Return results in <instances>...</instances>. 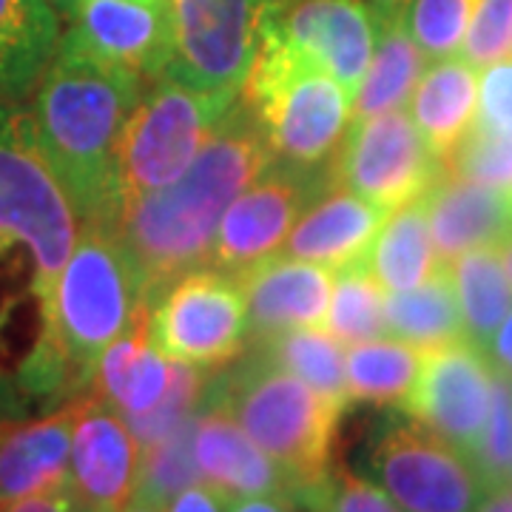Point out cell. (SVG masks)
Masks as SVG:
<instances>
[{
    "instance_id": "cell-1",
    "label": "cell",
    "mask_w": 512,
    "mask_h": 512,
    "mask_svg": "<svg viewBox=\"0 0 512 512\" xmlns=\"http://www.w3.org/2000/svg\"><path fill=\"white\" fill-rule=\"evenodd\" d=\"M80 234L69 194L43 163L23 106H0V373L40 348L55 279Z\"/></svg>"
},
{
    "instance_id": "cell-2",
    "label": "cell",
    "mask_w": 512,
    "mask_h": 512,
    "mask_svg": "<svg viewBox=\"0 0 512 512\" xmlns=\"http://www.w3.org/2000/svg\"><path fill=\"white\" fill-rule=\"evenodd\" d=\"M268 165L262 128L239 100L174 183L134 197L103 225L131 256L148 305L171 279L208 262L222 214Z\"/></svg>"
},
{
    "instance_id": "cell-3",
    "label": "cell",
    "mask_w": 512,
    "mask_h": 512,
    "mask_svg": "<svg viewBox=\"0 0 512 512\" xmlns=\"http://www.w3.org/2000/svg\"><path fill=\"white\" fill-rule=\"evenodd\" d=\"M143 94V77L57 46L26 109L35 146L83 222L109 217L117 143Z\"/></svg>"
},
{
    "instance_id": "cell-4",
    "label": "cell",
    "mask_w": 512,
    "mask_h": 512,
    "mask_svg": "<svg viewBox=\"0 0 512 512\" xmlns=\"http://www.w3.org/2000/svg\"><path fill=\"white\" fill-rule=\"evenodd\" d=\"M146 308L143 279L120 239L83 222L52 288L46 336L18 370V387L29 396L77 393L92 382L103 350Z\"/></svg>"
},
{
    "instance_id": "cell-5",
    "label": "cell",
    "mask_w": 512,
    "mask_h": 512,
    "mask_svg": "<svg viewBox=\"0 0 512 512\" xmlns=\"http://www.w3.org/2000/svg\"><path fill=\"white\" fill-rule=\"evenodd\" d=\"M211 404L225 410L288 473L291 495L302 504L328 481L330 450L345 404L316 393L265 353L214 384Z\"/></svg>"
},
{
    "instance_id": "cell-6",
    "label": "cell",
    "mask_w": 512,
    "mask_h": 512,
    "mask_svg": "<svg viewBox=\"0 0 512 512\" xmlns=\"http://www.w3.org/2000/svg\"><path fill=\"white\" fill-rule=\"evenodd\" d=\"M242 103L254 114L271 163L330 177L350 128V94L308 57L259 32Z\"/></svg>"
},
{
    "instance_id": "cell-7",
    "label": "cell",
    "mask_w": 512,
    "mask_h": 512,
    "mask_svg": "<svg viewBox=\"0 0 512 512\" xmlns=\"http://www.w3.org/2000/svg\"><path fill=\"white\" fill-rule=\"evenodd\" d=\"M234 100L237 94L202 92L168 72L151 77L120 134L109 217L100 225L134 197L174 183L217 134Z\"/></svg>"
},
{
    "instance_id": "cell-8",
    "label": "cell",
    "mask_w": 512,
    "mask_h": 512,
    "mask_svg": "<svg viewBox=\"0 0 512 512\" xmlns=\"http://www.w3.org/2000/svg\"><path fill=\"white\" fill-rule=\"evenodd\" d=\"M367 476L402 512H476L490 493L476 461L413 416L379 427Z\"/></svg>"
},
{
    "instance_id": "cell-9",
    "label": "cell",
    "mask_w": 512,
    "mask_h": 512,
    "mask_svg": "<svg viewBox=\"0 0 512 512\" xmlns=\"http://www.w3.org/2000/svg\"><path fill=\"white\" fill-rule=\"evenodd\" d=\"M148 339L174 362L228 365L248 339L239 279L214 268H194L171 279L148 308Z\"/></svg>"
},
{
    "instance_id": "cell-10",
    "label": "cell",
    "mask_w": 512,
    "mask_h": 512,
    "mask_svg": "<svg viewBox=\"0 0 512 512\" xmlns=\"http://www.w3.org/2000/svg\"><path fill=\"white\" fill-rule=\"evenodd\" d=\"M441 174V160L402 109L350 123L348 137L330 165V183L348 188L387 214L424 197Z\"/></svg>"
},
{
    "instance_id": "cell-11",
    "label": "cell",
    "mask_w": 512,
    "mask_h": 512,
    "mask_svg": "<svg viewBox=\"0 0 512 512\" xmlns=\"http://www.w3.org/2000/svg\"><path fill=\"white\" fill-rule=\"evenodd\" d=\"M171 60L165 72L202 92L237 94L259 49L265 0H165Z\"/></svg>"
},
{
    "instance_id": "cell-12",
    "label": "cell",
    "mask_w": 512,
    "mask_h": 512,
    "mask_svg": "<svg viewBox=\"0 0 512 512\" xmlns=\"http://www.w3.org/2000/svg\"><path fill=\"white\" fill-rule=\"evenodd\" d=\"M328 183L330 177L322 174L268 165L222 214L205 268L242 279L274 259L291 234L293 222Z\"/></svg>"
},
{
    "instance_id": "cell-13",
    "label": "cell",
    "mask_w": 512,
    "mask_h": 512,
    "mask_svg": "<svg viewBox=\"0 0 512 512\" xmlns=\"http://www.w3.org/2000/svg\"><path fill=\"white\" fill-rule=\"evenodd\" d=\"M259 32L308 57L353 97L373 55L379 20L362 0H265Z\"/></svg>"
},
{
    "instance_id": "cell-14",
    "label": "cell",
    "mask_w": 512,
    "mask_h": 512,
    "mask_svg": "<svg viewBox=\"0 0 512 512\" xmlns=\"http://www.w3.org/2000/svg\"><path fill=\"white\" fill-rule=\"evenodd\" d=\"M493 404V367L461 339L424 350V365L402 410L473 458Z\"/></svg>"
},
{
    "instance_id": "cell-15",
    "label": "cell",
    "mask_w": 512,
    "mask_h": 512,
    "mask_svg": "<svg viewBox=\"0 0 512 512\" xmlns=\"http://www.w3.org/2000/svg\"><path fill=\"white\" fill-rule=\"evenodd\" d=\"M140 444L126 419L100 396L74 399L66 487L83 512H120L134 495Z\"/></svg>"
},
{
    "instance_id": "cell-16",
    "label": "cell",
    "mask_w": 512,
    "mask_h": 512,
    "mask_svg": "<svg viewBox=\"0 0 512 512\" xmlns=\"http://www.w3.org/2000/svg\"><path fill=\"white\" fill-rule=\"evenodd\" d=\"M60 46L77 49L140 77H157L171 60L165 0H80Z\"/></svg>"
},
{
    "instance_id": "cell-17",
    "label": "cell",
    "mask_w": 512,
    "mask_h": 512,
    "mask_svg": "<svg viewBox=\"0 0 512 512\" xmlns=\"http://www.w3.org/2000/svg\"><path fill=\"white\" fill-rule=\"evenodd\" d=\"M245 293L248 336L262 342L268 336L296 328H316L325 322L333 291V271L274 256L239 279Z\"/></svg>"
},
{
    "instance_id": "cell-18",
    "label": "cell",
    "mask_w": 512,
    "mask_h": 512,
    "mask_svg": "<svg viewBox=\"0 0 512 512\" xmlns=\"http://www.w3.org/2000/svg\"><path fill=\"white\" fill-rule=\"evenodd\" d=\"M387 211L350 194L342 185L328 183L325 191L299 214L282 251L276 256L302 259L330 271L362 262L382 231Z\"/></svg>"
},
{
    "instance_id": "cell-19",
    "label": "cell",
    "mask_w": 512,
    "mask_h": 512,
    "mask_svg": "<svg viewBox=\"0 0 512 512\" xmlns=\"http://www.w3.org/2000/svg\"><path fill=\"white\" fill-rule=\"evenodd\" d=\"M424 202L433 248L444 265L476 248H498L512 234V191L504 188L441 174Z\"/></svg>"
},
{
    "instance_id": "cell-20",
    "label": "cell",
    "mask_w": 512,
    "mask_h": 512,
    "mask_svg": "<svg viewBox=\"0 0 512 512\" xmlns=\"http://www.w3.org/2000/svg\"><path fill=\"white\" fill-rule=\"evenodd\" d=\"M74 402L40 419H0V504L66 487Z\"/></svg>"
},
{
    "instance_id": "cell-21",
    "label": "cell",
    "mask_w": 512,
    "mask_h": 512,
    "mask_svg": "<svg viewBox=\"0 0 512 512\" xmlns=\"http://www.w3.org/2000/svg\"><path fill=\"white\" fill-rule=\"evenodd\" d=\"M191 450L200 478L231 501L248 495L293 493L288 473L248 439L237 421L214 404L208 413L194 416Z\"/></svg>"
},
{
    "instance_id": "cell-22",
    "label": "cell",
    "mask_w": 512,
    "mask_h": 512,
    "mask_svg": "<svg viewBox=\"0 0 512 512\" xmlns=\"http://www.w3.org/2000/svg\"><path fill=\"white\" fill-rule=\"evenodd\" d=\"M60 46V15L46 0H0V106L35 92Z\"/></svg>"
},
{
    "instance_id": "cell-23",
    "label": "cell",
    "mask_w": 512,
    "mask_h": 512,
    "mask_svg": "<svg viewBox=\"0 0 512 512\" xmlns=\"http://www.w3.org/2000/svg\"><path fill=\"white\" fill-rule=\"evenodd\" d=\"M478 74L464 57H444L424 69L410 94V120L441 163L476 123Z\"/></svg>"
},
{
    "instance_id": "cell-24",
    "label": "cell",
    "mask_w": 512,
    "mask_h": 512,
    "mask_svg": "<svg viewBox=\"0 0 512 512\" xmlns=\"http://www.w3.org/2000/svg\"><path fill=\"white\" fill-rule=\"evenodd\" d=\"M171 359L148 339V308L114 339L94 365V396L109 402L123 419L143 416L163 399Z\"/></svg>"
},
{
    "instance_id": "cell-25",
    "label": "cell",
    "mask_w": 512,
    "mask_h": 512,
    "mask_svg": "<svg viewBox=\"0 0 512 512\" xmlns=\"http://www.w3.org/2000/svg\"><path fill=\"white\" fill-rule=\"evenodd\" d=\"M424 69H427V57L404 29L402 15L379 20V35L365 77L350 97V123L402 109Z\"/></svg>"
},
{
    "instance_id": "cell-26",
    "label": "cell",
    "mask_w": 512,
    "mask_h": 512,
    "mask_svg": "<svg viewBox=\"0 0 512 512\" xmlns=\"http://www.w3.org/2000/svg\"><path fill=\"white\" fill-rule=\"evenodd\" d=\"M441 262L433 248L427 202L424 197L390 211L382 231L373 239L367 268L387 293L410 291L439 271Z\"/></svg>"
},
{
    "instance_id": "cell-27",
    "label": "cell",
    "mask_w": 512,
    "mask_h": 512,
    "mask_svg": "<svg viewBox=\"0 0 512 512\" xmlns=\"http://www.w3.org/2000/svg\"><path fill=\"white\" fill-rule=\"evenodd\" d=\"M384 322H387V333L421 350L467 339L458 313L456 291L450 282V268L441 265L427 282L410 291L387 293Z\"/></svg>"
},
{
    "instance_id": "cell-28",
    "label": "cell",
    "mask_w": 512,
    "mask_h": 512,
    "mask_svg": "<svg viewBox=\"0 0 512 512\" xmlns=\"http://www.w3.org/2000/svg\"><path fill=\"white\" fill-rule=\"evenodd\" d=\"M424 350L402 339L356 342L345 356L348 402L399 404L402 407L419 379Z\"/></svg>"
},
{
    "instance_id": "cell-29",
    "label": "cell",
    "mask_w": 512,
    "mask_h": 512,
    "mask_svg": "<svg viewBox=\"0 0 512 512\" xmlns=\"http://www.w3.org/2000/svg\"><path fill=\"white\" fill-rule=\"evenodd\" d=\"M458 313L467 342L481 348L512 308V285L495 248L467 251L450 265Z\"/></svg>"
},
{
    "instance_id": "cell-30",
    "label": "cell",
    "mask_w": 512,
    "mask_h": 512,
    "mask_svg": "<svg viewBox=\"0 0 512 512\" xmlns=\"http://www.w3.org/2000/svg\"><path fill=\"white\" fill-rule=\"evenodd\" d=\"M259 353H265L274 365L285 367L288 373L302 379L316 393L348 407L345 353H342V342L336 336L316 328L285 330V333L262 339Z\"/></svg>"
},
{
    "instance_id": "cell-31",
    "label": "cell",
    "mask_w": 512,
    "mask_h": 512,
    "mask_svg": "<svg viewBox=\"0 0 512 512\" xmlns=\"http://www.w3.org/2000/svg\"><path fill=\"white\" fill-rule=\"evenodd\" d=\"M387 291L370 274L367 259L345 265L333 274V291L328 305V333L345 345L387 336L384 322Z\"/></svg>"
},
{
    "instance_id": "cell-32",
    "label": "cell",
    "mask_w": 512,
    "mask_h": 512,
    "mask_svg": "<svg viewBox=\"0 0 512 512\" xmlns=\"http://www.w3.org/2000/svg\"><path fill=\"white\" fill-rule=\"evenodd\" d=\"M191 436H194V416L180 424L171 436H165L163 441L143 447L137 484H134L131 498L148 501V504L165 510V504L180 490L200 481V470H197L194 450H191Z\"/></svg>"
},
{
    "instance_id": "cell-33",
    "label": "cell",
    "mask_w": 512,
    "mask_h": 512,
    "mask_svg": "<svg viewBox=\"0 0 512 512\" xmlns=\"http://www.w3.org/2000/svg\"><path fill=\"white\" fill-rule=\"evenodd\" d=\"M481 0H410L404 6V29L427 60L453 57L464 43Z\"/></svg>"
},
{
    "instance_id": "cell-34",
    "label": "cell",
    "mask_w": 512,
    "mask_h": 512,
    "mask_svg": "<svg viewBox=\"0 0 512 512\" xmlns=\"http://www.w3.org/2000/svg\"><path fill=\"white\" fill-rule=\"evenodd\" d=\"M202 399V373L200 367L174 362L168 370V387H165L163 399L154 404L143 416H128V430L134 433V439L140 447H148L154 441H163L171 436L180 424L194 416V407Z\"/></svg>"
},
{
    "instance_id": "cell-35",
    "label": "cell",
    "mask_w": 512,
    "mask_h": 512,
    "mask_svg": "<svg viewBox=\"0 0 512 512\" xmlns=\"http://www.w3.org/2000/svg\"><path fill=\"white\" fill-rule=\"evenodd\" d=\"M447 177L512 191V134H493L470 128L450 157L441 163Z\"/></svg>"
},
{
    "instance_id": "cell-36",
    "label": "cell",
    "mask_w": 512,
    "mask_h": 512,
    "mask_svg": "<svg viewBox=\"0 0 512 512\" xmlns=\"http://www.w3.org/2000/svg\"><path fill=\"white\" fill-rule=\"evenodd\" d=\"M487 490L512 481V379L493 370V404L473 453Z\"/></svg>"
},
{
    "instance_id": "cell-37",
    "label": "cell",
    "mask_w": 512,
    "mask_h": 512,
    "mask_svg": "<svg viewBox=\"0 0 512 512\" xmlns=\"http://www.w3.org/2000/svg\"><path fill=\"white\" fill-rule=\"evenodd\" d=\"M512 40V0H481L470 29L464 35V60L473 66H490L507 57Z\"/></svg>"
},
{
    "instance_id": "cell-38",
    "label": "cell",
    "mask_w": 512,
    "mask_h": 512,
    "mask_svg": "<svg viewBox=\"0 0 512 512\" xmlns=\"http://www.w3.org/2000/svg\"><path fill=\"white\" fill-rule=\"evenodd\" d=\"M305 504L313 512H402L373 481L353 473L328 476Z\"/></svg>"
},
{
    "instance_id": "cell-39",
    "label": "cell",
    "mask_w": 512,
    "mask_h": 512,
    "mask_svg": "<svg viewBox=\"0 0 512 512\" xmlns=\"http://www.w3.org/2000/svg\"><path fill=\"white\" fill-rule=\"evenodd\" d=\"M473 128L512 134V60L501 57L484 66V77L478 80V109Z\"/></svg>"
},
{
    "instance_id": "cell-40",
    "label": "cell",
    "mask_w": 512,
    "mask_h": 512,
    "mask_svg": "<svg viewBox=\"0 0 512 512\" xmlns=\"http://www.w3.org/2000/svg\"><path fill=\"white\" fill-rule=\"evenodd\" d=\"M228 504L231 498H225L220 490H214L211 484H202V481H194L188 484L185 490L174 495L165 510L168 512H228Z\"/></svg>"
},
{
    "instance_id": "cell-41",
    "label": "cell",
    "mask_w": 512,
    "mask_h": 512,
    "mask_svg": "<svg viewBox=\"0 0 512 512\" xmlns=\"http://www.w3.org/2000/svg\"><path fill=\"white\" fill-rule=\"evenodd\" d=\"M0 512H83L80 504L74 501V495L69 493V487H57L49 493L29 495L20 498L12 504H0Z\"/></svg>"
},
{
    "instance_id": "cell-42",
    "label": "cell",
    "mask_w": 512,
    "mask_h": 512,
    "mask_svg": "<svg viewBox=\"0 0 512 512\" xmlns=\"http://www.w3.org/2000/svg\"><path fill=\"white\" fill-rule=\"evenodd\" d=\"M478 350L484 353L487 365L493 367L495 373H504L512 379V308L504 316V322L493 330V336Z\"/></svg>"
},
{
    "instance_id": "cell-43",
    "label": "cell",
    "mask_w": 512,
    "mask_h": 512,
    "mask_svg": "<svg viewBox=\"0 0 512 512\" xmlns=\"http://www.w3.org/2000/svg\"><path fill=\"white\" fill-rule=\"evenodd\" d=\"M228 512H296L291 495H248V498H234L228 504Z\"/></svg>"
},
{
    "instance_id": "cell-44",
    "label": "cell",
    "mask_w": 512,
    "mask_h": 512,
    "mask_svg": "<svg viewBox=\"0 0 512 512\" xmlns=\"http://www.w3.org/2000/svg\"><path fill=\"white\" fill-rule=\"evenodd\" d=\"M476 512H512V481L490 490Z\"/></svg>"
},
{
    "instance_id": "cell-45",
    "label": "cell",
    "mask_w": 512,
    "mask_h": 512,
    "mask_svg": "<svg viewBox=\"0 0 512 512\" xmlns=\"http://www.w3.org/2000/svg\"><path fill=\"white\" fill-rule=\"evenodd\" d=\"M362 3L376 15V20H390L399 18L410 0H362Z\"/></svg>"
},
{
    "instance_id": "cell-46",
    "label": "cell",
    "mask_w": 512,
    "mask_h": 512,
    "mask_svg": "<svg viewBox=\"0 0 512 512\" xmlns=\"http://www.w3.org/2000/svg\"><path fill=\"white\" fill-rule=\"evenodd\" d=\"M498 259H501V265H504V271H507V279H510V285H512V234L498 248Z\"/></svg>"
},
{
    "instance_id": "cell-47",
    "label": "cell",
    "mask_w": 512,
    "mask_h": 512,
    "mask_svg": "<svg viewBox=\"0 0 512 512\" xmlns=\"http://www.w3.org/2000/svg\"><path fill=\"white\" fill-rule=\"evenodd\" d=\"M52 9H55L57 15H63V18L72 20V15L77 12V6H80V0H46Z\"/></svg>"
},
{
    "instance_id": "cell-48",
    "label": "cell",
    "mask_w": 512,
    "mask_h": 512,
    "mask_svg": "<svg viewBox=\"0 0 512 512\" xmlns=\"http://www.w3.org/2000/svg\"><path fill=\"white\" fill-rule=\"evenodd\" d=\"M120 512H163V507H154V504H148V501H137V498H131Z\"/></svg>"
},
{
    "instance_id": "cell-49",
    "label": "cell",
    "mask_w": 512,
    "mask_h": 512,
    "mask_svg": "<svg viewBox=\"0 0 512 512\" xmlns=\"http://www.w3.org/2000/svg\"><path fill=\"white\" fill-rule=\"evenodd\" d=\"M510 46H512V40H510Z\"/></svg>"
}]
</instances>
